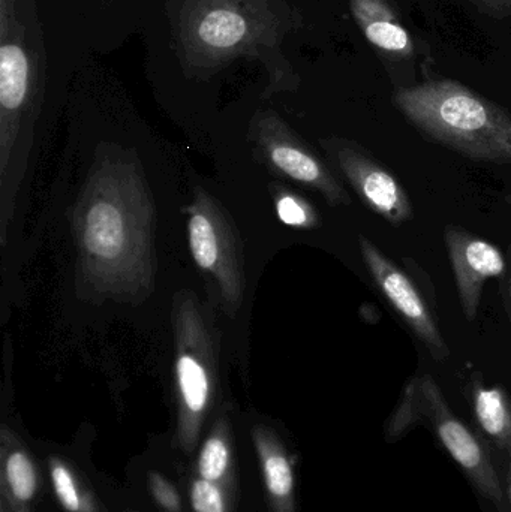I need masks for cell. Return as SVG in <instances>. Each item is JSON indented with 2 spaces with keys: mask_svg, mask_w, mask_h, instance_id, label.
Returning <instances> with one entry per match:
<instances>
[{
  "mask_svg": "<svg viewBox=\"0 0 511 512\" xmlns=\"http://www.w3.org/2000/svg\"><path fill=\"white\" fill-rule=\"evenodd\" d=\"M359 248L369 276L387 303L435 361H446L450 348L441 333L434 304L422 294L416 280L363 234L359 236Z\"/></svg>",
  "mask_w": 511,
  "mask_h": 512,
  "instance_id": "obj_7",
  "label": "cell"
},
{
  "mask_svg": "<svg viewBox=\"0 0 511 512\" xmlns=\"http://www.w3.org/2000/svg\"><path fill=\"white\" fill-rule=\"evenodd\" d=\"M413 381L419 399L420 423H426L434 430L444 450L483 498L488 499L498 512H510L503 480L486 445L456 417L431 375L414 376Z\"/></svg>",
  "mask_w": 511,
  "mask_h": 512,
  "instance_id": "obj_6",
  "label": "cell"
},
{
  "mask_svg": "<svg viewBox=\"0 0 511 512\" xmlns=\"http://www.w3.org/2000/svg\"><path fill=\"white\" fill-rule=\"evenodd\" d=\"M176 378L180 397L179 439L183 450L195 447L216 382V357L194 298L183 301L176 316Z\"/></svg>",
  "mask_w": 511,
  "mask_h": 512,
  "instance_id": "obj_5",
  "label": "cell"
},
{
  "mask_svg": "<svg viewBox=\"0 0 511 512\" xmlns=\"http://www.w3.org/2000/svg\"><path fill=\"white\" fill-rule=\"evenodd\" d=\"M443 237L462 313L468 322H474L486 283L506 274L507 258L497 246L459 225L447 224Z\"/></svg>",
  "mask_w": 511,
  "mask_h": 512,
  "instance_id": "obj_10",
  "label": "cell"
},
{
  "mask_svg": "<svg viewBox=\"0 0 511 512\" xmlns=\"http://www.w3.org/2000/svg\"><path fill=\"white\" fill-rule=\"evenodd\" d=\"M260 132L270 161L282 173L320 192L330 206H351L353 200L344 185L317 155L293 137L281 120L264 117L260 122Z\"/></svg>",
  "mask_w": 511,
  "mask_h": 512,
  "instance_id": "obj_11",
  "label": "cell"
},
{
  "mask_svg": "<svg viewBox=\"0 0 511 512\" xmlns=\"http://www.w3.org/2000/svg\"><path fill=\"white\" fill-rule=\"evenodd\" d=\"M330 161L366 209L395 228L414 218V206L401 180L356 141L332 138L324 143Z\"/></svg>",
  "mask_w": 511,
  "mask_h": 512,
  "instance_id": "obj_8",
  "label": "cell"
},
{
  "mask_svg": "<svg viewBox=\"0 0 511 512\" xmlns=\"http://www.w3.org/2000/svg\"><path fill=\"white\" fill-rule=\"evenodd\" d=\"M36 0H0V129L3 153L36 119L47 81Z\"/></svg>",
  "mask_w": 511,
  "mask_h": 512,
  "instance_id": "obj_4",
  "label": "cell"
},
{
  "mask_svg": "<svg viewBox=\"0 0 511 512\" xmlns=\"http://www.w3.org/2000/svg\"><path fill=\"white\" fill-rule=\"evenodd\" d=\"M471 411L480 432L511 460V397L501 385L486 384L473 373L467 385Z\"/></svg>",
  "mask_w": 511,
  "mask_h": 512,
  "instance_id": "obj_13",
  "label": "cell"
},
{
  "mask_svg": "<svg viewBox=\"0 0 511 512\" xmlns=\"http://www.w3.org/2000/svg\"><path fill=\"white\" fill-rule=\"evenodd\" d=\"M86 267L111 286L146 277L149 207L128 171H110L90 183L78 218Z\"/></svg>",
  "mask_w": 511,
  "mask_h": 512,
  "instance_id": "obj_2",
  "label": "cell"
},
{
  "mask_svg": "<svg viewBox=\"0 0 511 512\" xmlns=\"http://www.w3.org/2000/svg\"><path fill=\"white\" fill-rule=\"evenodd\" d=\"M278 216L284 224L291 227L312 228L317 227V213L309 204L297 198L296 195H282L278 200Z\"/></svg>",
  "mask_w": 511,
  "mask_h": 512,
  "instance_id": "obj_20",
  "label": "cell"
},
{
  "mask_svg": "<svg viewBox=\"0 0 511 512\" xmlns=\"http://www.w3.org/2000/svg\"><path fill=\"white\" fill-rule=\"evenodd\" d=\"M2 484L15 512H30L38 493V471L32 457L14 435L2 432Z\"/></svg>",
  "mask_w": 511,
  "mask_h": 512,
  "instance_id": "obj_15",
  "label": "cell"
},
{
  "mask_svg": "<svg viewBox=\"0 0 511 512\" xmlns=\"http://www.w3.org/2000/svg\"><path fill=\"white\" fill-rule=\"evenodd\" d=\"M252 436L270 511L297 512L296 477L287 448L270 427L257 426Z\"/></svg>",
  "mask_w": 511,
  "mask_h": 512,
  "instance_id": "obj_12",
  "label": "cell"
},
{
  "mask_svg": "<svg viewBox=\"0 0 511 512\" xmlns=\"http://www.w3.org/2000/svg\"><path fill=\"white\" fill-rule=\"evenodd\" d=\"M2 512H5V510H2Z\"/></svg>",
  "mask_w": 511,
  "mask_h": 512,
  "instance_id": "obj_26",
  "label": "cell"
},
{
  "mask_svg": "<svg viewBox=\"0 0 511 512\" xmlns=\"http://www.w3.org/2000/svg\"><path fill=\"white\" fill-rule=\"evenodd\" d=\"M171 21L185 71L209 75L246 57L266 66L276 90L294 84L281 47L300 17L287 0H177Z\"/></svg>",
  "mask_w": 511,
  "mask_h": 512,
  "instance_id": "obj_1",
  "label": "cell"
},
{
  "mask_svg": "<svg viewBox=\"0 0 511 512\" xmlns=\"http://www.w3.org/2000/svg\"><path fill=\"white\" fill-rule=\"evenodd\" d=\"M501 279H503L501 280V295H503L504 310H506L511 324V245L507 252V271Z\"/></svg>",
  "mask_w": 511,
  "mask_h": 512,
  "instance_id": "obj_22",
  "label": "cell"
},
{
  "mask_svg": "<svg viewBox=\"0 0 511 512\" xmlns=\"http://www.w3.org/2000/svg\"><path fill=\"white\" fill-rule=\"evenodd\" d=\"M192 256L201 270L213 274L225 300L236 306L242 300L243 273L230 225L215 203L201 195L191 209L188 224Z\"/></svg>",
  "mask_w": 511,
  "mask_h": 512,
  "instance_id": "obj_9",
  "label": "cell"
},
{
  "mask_svg": "<svg viewBox=\"0 0 511 512\" xmlns=\"http://www.w3.org/2000/svg\"><path fill=\"white\" fill-rule=\"evenodd\" d=\"M231 468V445L227 426L224 423L215 427L206 439L198 456V475L204 480L221 484Z\"/></svg>",
  "mask_w": 511,
  "mask_h": 512,
  "instance_id": "obj_17",
  "label": "cell"
},
{
  "mask_svg": "<svg viewBox=\"0 0 511 512\" xmlns=\"http://www.w3.org/2000/svg\"><path fill=\"white\" fill-rule=\"evenodd\" d=\"M485 12L495 15H504L511 12V0H474Z\"/></svg>",
  "mask_w": 511,
  "mask_h": 512,
  "instance_id": "obj_23",
  "label": "cell"
},
{
  "mask_svg": "<svg viewBox=\"0 0 511 512\" xmlns=\"http://www.w3.org/2000/svg\"><path fill=\"white\" fill-rule=\"evenodd\" d=\"M351 9L371 44L389 54H411L413 42L410 35L387 0H351Z\"/></svg>",
  "mask_w": 511,
  "mask_h": 512,
  "instance_id": "obj_14",
  "label": "cell"
},
{
  "mask_svg": "<svg viewBox=\"0 0 511 512\" xmlns=\"http://www.w3.org/2000/svg\"><path fill=\"white\" fill-rule=\"evenodd\" d=\"M50 480L54 496L66 512H104L86 480L65 460L50 459Z\"/></svg>",
  "mask_w": 511,
  "mask_h": 512,
  "instance_id": "obj_16",
  "label": "cell"
},
{
  "mask_svg": "<svg viewBox=\"0 0 511 512\" xmlns=\"http://www.w3.org/2000/svg\"><path fill=\"white\" fill-rule=\"evenodd\" d=\"M149 489L156 504L165 512H180L182 510V499L176 487L159 472H150Z\"/></svg>",
  "mask_w": 511,
  "mask_h": 512,
  "instance_id": "obj_21",
  "label": "cell"
},
{
  "mask_svg": "<svg viewBox=\"0 0 511 512\" xmlns=\"http://www.w3.org/2000/svg\"><path fill=\"white\" fill-rule=\"evenodd\" d=\"M420 423L419 399H417L416 385L413 378L405 385L402 391L399 405L396 406L395 412L387 423V441L395 442L396 439L404 436L411 427Z\"/></svg>",
  "mask_w": 511,
  "mask_h": 512,
  "instance_id": "obj_18",
  "label": "cell"
},
{
  "mask_svg": "<svg viewBox=\"0 0 511 512\" xmlns=\"http://www.w3.org/2000/svg\"><path fill=\"white\" fill-rule=\"evenodd\" d=\"M194 512H227V501L221 484L204 478H195L189 489Z\"/></svg>",
  "mask_w": 511,
  "mask_h": 512,
  "instance_id": "obj_19",
  "label": "cell"
},
{
  "mask_svg": "<svg viewBox=\"0 0 511 512\" xmlns=\"http://www.w3.org/2000/svg\"><path fill=\"white\" fill-rule=\"evenodd\" d=\"M501 480H503L504 493H506L507 505L511 512V460L507 462L506 468H504V477Z\"/></svg>",
  "mask_w": 511,
  "mask_h": 512,
  "instance_id": "obj_24",
  "label": "cell"
},
{
  "mask_svg": "<svg viewBox=\"0 0 511 512\" xmlns=\"http://www.w3.org/2000/svg\"><path fill=\"white\" fill-rule=\"evenodd\" d=\"M393 102L428 140L474 162L511 165V114L458 81L401 87Z\"/></svg>",
  "mask_w": 511,
  "mask_h": 512,
  "instance_id": "obj_3",
  "label": "cell"
},
{
  "mask_svg": "<svg viewBox=\"0 0 511 512\" xmlns=\"http://www.w3.org/2000/svg\"><path fill=\"white\" fill-rule=\"evenodd\" d=\"M102 2L107 3L108 5V3H111V0H102Z\"/></svg>",
  "mask_w": 511,
  "mask_h": 512,
  "instance_id": "obj_25",
  "label": "cell"
}]
</instances>
